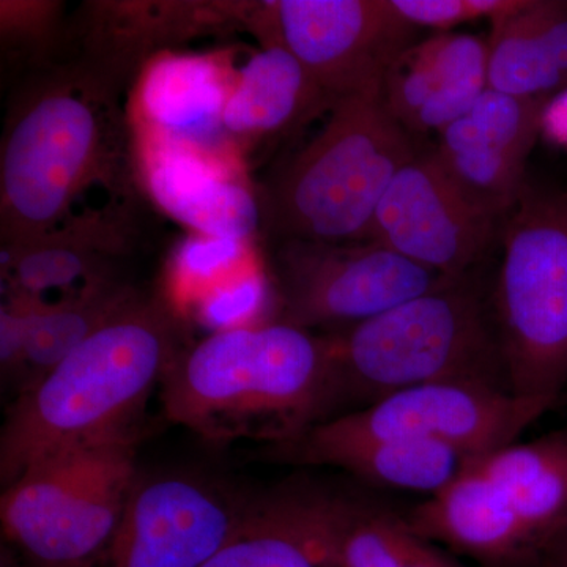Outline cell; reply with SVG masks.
Here are the masks:
<instances>
[{
  "label": "cell",
  "mask_w": 567,
  "mask_h": 567,
  "mask_svg": "<svg viewBox=\"0 0 567 567\" xmlns=\"http://www.w3.org/2000/svg\"><path fill=\"white\" fill-rule=\"evenodd\" d=\"M123 85L81 59L29 73L11 93L0 147V238L25 244L70 221L93 186H125Z\"/></svg>",
  "instance_id": "cell-1"
},
{
  "label": "cell",
  "mask_w": 567,
  "mask_h": 567,
  "mask_svg": "<svg viewBox=\"0 0 567 567\" xmlns=\"http://www.w3.org/2000/svg\"><path fill=\"white\" fill-rule=\"evenodd\" d=\"M159 386L167 420L212 445L279 446L334 416L330 338L279 320L213 331Z\"/></svg>",
  "instance_id": "cell-2"
},
{
  "label": "cell",
  "mask_w": 567,
  "mask_h": 567,
  "mask_svg": "<svg viewBox=\"0 0 567 567\" xmlns=\"http://www.w3.org/2000/svg\"><path fill=\"white\" fill-rule=\"evenodd\" d=\"M181 350L171 305L141 293L18 395L0 434L3 487L52 451L136 432L153 388Z\"/></svg>",
  "instance_id": "cell-3"
},
{
  "label": "cell",
  "mask_w": 567,
  "mask_h": 567,
  "mask_svg": "<svg viewBox=\"0 0 567 567\" xmlns=\"http://www.w3.org/2000/svg\"><path fill=\"white\" fill-rule=\"evenodd\" d=\"M491 295L476 270L363 323L327 333L334 410L357 406L358 412L427 383H476L511 393Z\"/></svg>",
  "instance_id": "cell-4"
},
{
  "label": "cell",
  "mask_w": 567,
  "mask_h": 567,
  "mask_svg": "<svg viewBox=\"0 0 567 567\" xmlns=\"http://www.w3.org/2000/svg\"><path fill=\"white\" fill-rule=\"evenodd\" d=\"M421 148L382 95L350 96L320 132L267 175L259 194L262 233L281 241H368L380 200Z\"/></svg>",
  "instance_id": "cell-5"
},
{
  "label": "cell",
  "mask_w": 567,
  "mask_h": 567,
  "mask_svg": "<svg viewBox=\"0 0 567 567\" xmlns=\"http://www.w3.org/2000/svg\"><path fill=\"white\" fill-rule=\"evenodd\" d=\"M499 240L491 297L507 383L555 406L567 385V189L528 185Z\"/></svg>",
  "instance_id": "cell-6"
},
{
  "label": "cell",
  "mask_w": 567,
  "mask_h": 567,
  "mask_svg": "<svg viewBox=\"0 0 567 567\" xmlns=\"http://www.w3.org/2000/svg\"><path fill=\"white\" fill-rule=\"evenodd\" d=\"M136 432L52 451L6 487L3 535L28 567H87L121 525L137 483Z\"/></svg>",
  "instance_id": "cell-7"
},
{
  "label": "cell",
  "mask_w": 567,
  "mask_h": 567,
  "mask_svg": "<svg viewBox=\"0 0 567 567\" xmlns=\"http://www.w3.org/2000/svg\"><path fill=\"white\" fill-rule=\"evenodd\" d=\"M240 21L260 47L289 51L334 103L382 95L388 70L417 35L391 0L241 2Z\"/></svg>",
  "instance_id": "cell-8"
},
{
  "label": "cell",
  "mask_w": 567,
  "mask_h": 567,
  "mask_svg": "<svg viewBox=\"0 0 567 567\" xmlns=\"http://www.w3.org/2000/svg\"><path fill=\"white\" fill-rule=\"evenodd\" d=\"M271 246L278 320L309 331L346 330L453 281L375 241Z\"/></svg>",
  "instance_id": "cell-9"
},
{
  "label": "cell",
  "mask_w": 567,
  "mask_h": 567,
  "mask_svg": "<svg viewBox=\"0 0 567 567\" xmlns=\"http://www.w3.org/2000/svg\"><path fill=\"white\" fill-rule=\"evenodd\" d=\"M551 406L476 383H427L324 421L298 439L317 443L423 440L473 461L516 443Z\"/></svg>",
  "instance_id": "cell-10"
},
{
  "label": "cell",
  "mask_w": 567,
  "mask_h": 567,
  "mask_svg": "<svg viewBox=\"0 0 567 567\" xmlns=\"http://www.w3.org/2000/svg\"><path fill=\"white\" fill-rule=\"evenodd\" d=\"M254 506L200 477H137L117 532L87 567H203Z\"/></svg>",
  "instance_id": "cell-11"
},
{
  "label": "cell",
  "mask_w": 567,
  "mask_h": 567,
  "mask_svg": "<svg viewBox=\"0 0 567 567\" xmlns=\"http://www.w3.org/2000/svg\"><path fill=\"white\" fill-rule=\"evenodd\" d=\"M503 221L476 210L436 166L431 151L399 171L380 200L368 241L447 279L477 270Z\"/></svg>",
  "instance_id": "cell-12"
},
{
  "label": "cell",
  "mask_w": 567,
  "mask_h": 567,
  "mask_svg": "<svg viewBox=\"0 0 567 567\" xmlns=\"http://www.w3.org/2000/svg\"><path fill=\"white\" fill-rule=\"evenodd\" d=\"M547 100L487 89L431 148L436 166L466 203L498 221L527 189V163L543 134Z\"/></svg>",
  "instance_id": "cell-13"
},
{
  "label": "cell",
  "mask_w": 567,
  "mask_h": 567,
  "mask_svg": "<svg viewBox=\"0 0 567 567\" xmlns=\"http://www.w3.org/2000/svg\"><path fill=\"white\" fill-rule=\"evenodd\" d=\"M136 169L152 203L189 234L252 241L262 230L259 194L234 156L137 134Z\"/></svg>",
  "instance_id": "cell-14"
},
{
  "label": "cell",
  "mask_w": 567,
  "mask_h": 567,
  "mask_svg": "<svg viewBox=\"0 0 567 567\" xmlns=\"http://www.w3.org/2000/svg\"><path fill=\"white\" fill-rule=\"evenodd\" d=\"M238 20L240 2H92L78 20V59L125 87L162 52Z\"/></svg>",
  "instance_id": "cell-15"
},
{
  "label": "cell",
  "mask_w": 567,
  "mask_h": 567,
  "mask_svg": "<svg viewBox=\"0 0 567 567\" xmlns=\"http://www.w3.org/2000/svg\"><path fill=\"white\" fill-rule=\"evenodd\" d=\"M235 74L221 54L162 52L134 82L136 133L229 155L223 112Z\"/></svg>",
  "instance_id": "cell-16"
},
{
  "label": "cell",
  "mask_w": 567,
  "mask_h": 567,
  "mask_svg": "<svg viewBox=\"0 0 567 567\" xmlns=\"http://www.w3.org/2000/svg\"><path fill=\"white\" fill-rule=\"evenodd\" d=\"M487 41L443 32L406 48L383 81L388 112L412 136L440 133L487 91Z\"/></svg>",
  "instance_id": "cell-17"
},
{
  "label": "cell",
  "mask_w": 567,
  "mask_h": 567,
  "mask_svg": "<svg viewBox=\"0 0 567 567\" xmlns=\"http://www.w3.org/2000/svg\"><path fill=\"white\" fill-rule=\"evenodd\" d=\"M324 567H468L413 532L405 514L354 496L289 491Z\"/></svg>",
  "instance_id": "cell-18"
},
{
  "label": "cell",
  "mask_w": 567,
  "mask_h": 567,
  "mask_svg": "<svg viewBox=\"0 0 567 567\" xmlns=\"http://www.w3.org/2000/svg\"><path fill=\"white\" fill-rule=\"evenodd\" d=\"M413 532L483 567H533L539 551L505 494L476 465L405 513Z\"/></svg>",
  "instance_id": "cell-19"
},
{
  "label": "cell",
  "mask_w": 567,
  "mask_h": 567,
  "mask_svg": "<svg viewBox=\"0 0 567 567\" xmlns=\"http://www.w3.org/2000/svg\"><path fill=\"white\" fill-rule=\"evenodd\" d=\"M334 104L289 51L260 47L235 74L223 130L233 147L257 148L295 136Z\"/></svg>",
  "instance_id": "cell-20"
},
{
  "label": "cell",
  "mask_w": 567,
  "mask_h": 567,
  "mask_svg": "<svg viewBox=\"0 0 567 567\" xmlns=\"http://www.w3.org/2000/svg\"><path fill=\"white\" fill-rule=\"evenodd\" d=\"M130 230L121 216L84 215L25 244L2 246V292L44 298L52 290L114 276L112 268L132 249Z\"/></svg>",
  "instance_id": "cell-21"
},
{
  "label": "cell",
  "mask_w": 567,
  "mask_h": 567,
  "mask_svg": "<svg viewBox=\"0 0 567 567\" xmlns=\"http://www.w3.org/2000/svg\"><path fill=\"white\" fill-rule=\"evenodd\" d=\"M488 89L550 102L567 89V0H520L492 21Z\"/></svg>",
  "instance_id": "cell-22"
},
{
  "label": "cell",
  "mask_w": 567,
  "mask_h": 567,
  "mask_svg": "<svg viewBox=\"0 0 567 567\" xmlns=\"http://www.w3.org/2000/svg\"><path fill=\"white\" fill-rule=\"evenodd\" d=\"M274 447L282 461L336 466L372 486L429 496L447 486L466 464V458L451 447L423 440L317 443L295 439Z\"/></svg>",
  "instance_id": "cell-23"
},
{
  "label": "cell",
  "mask_w": 567,
  "mask_h": 567,
  "mask_svg": "<svg viewBox=\"0 0 567 567\" xmlns=\"http://www.w3.org/2000/svg\"><path fill=\"white\" fill-rule=\"evenodd\" d=\"M473 461L505 494L539 555L566 532L567 429Z\"/></svg>",
  "instance_id": "cell-24"
},
{
  "label": "cell",
  "mask_w": 567,
  "mask_h": 567,
  "mask_svg": "<svg viewBox=\"0 0 567 567\" xmlns=\"http://www.w3.org/2000/svg\"><path fill=\"white\" fill-rule=\"evenodd\" d=\"M140 295V290L115 276L84 284L55 303L21 295L25 303V374L20 393L121 315Z\"/></svg>",
  "instance_id": "cell-25"
},
{
  "label": "cell",
  "mask_w": 567,
  "mask_h": 567,
  "mask_svg": "<svg viewBox=\"0 0 567 567\" xmlns=\"http://www.w3.org/2000/svg\"><path fill=\"white\" fill-rule=\"evenodd\" d=\"M203 567H323L316 540L282 496L259 502L244 529Z\"/></svg>",
  "instance_id": "cell-26"
},
{
  "label": "cell",
  "mask_w": 567,
  "mask_h": 567,
  "mask_svg": "<svg viewBox=\"0 0 567 567\" xmlns=\"http://www.w3.org/2000/svg\"><path fill=\"white\" fill-rule=\"evenodd\" d=\"M63 3L48 0H2L0 32L3 55L31 65V73L54 65L62 44ZM29 74V73H28Z\"/></svg>",
  "instance_id": "cell-27"
},
{
  "label": "cell",
  "mask_w": 567,
  "mask_h": 567,
  "mask_svg": "<svg viewBox=\"0 0 567 567\" xmlns=\"http://www.w3.org/2000/svg\"><path fill=\"white\" fill-rule=\"evenodd\" d=\"M252 267V241L189 234L175 249L173 274L181 282L233 278Z\"/></svg>",
  "instance_id": "cell-28"
},
{
  "label": "cell",
  "mask_w": 567,
  "mask_h": 567,
  "mask_svg": "<svg viewBox=\"0 0 567 567\" xmlns=\"http://www.w3.org/2000/svg\"><path fill=\"white\" fill-rule=\"evenodd\" d=\"M0 365L2 374L22 385L25 374V303L20 293L2 292Z\"/></svg>",
  "instance_id": "cell-29"
},
{
  "label": "cell",
  "mask_w": 567,
  "mask_h": 567,
  "mask_svg": "<svg viewBox=\"0 0 567 567\" xmlns=\"http://www.w3.org/2000/svg\"><path fill=\"white\" fill-rule=\"evenodd\" d=\"M391 6L417 29L447 32L462 22L477 20L472 0H391Z\"/></svg>",
  "instance_id": "cell-30"
},
{
  "label": "cell",
  "mask_w": 567,
  "mask_h": 567,
  "mask_svg": "<svg viewBox=\"0 0 567 567\" xmlns=\"http://www.w3.org/2000/svg\"><path fill=\"white\" fill-rule=\"evenodd\" d=\"M543 134L567 151V89L548 102L544 111Z\"/></svg>",
  "instance_id": "cell-31"
},
{
  "label": "cell",
  "mask_w": 567,
  "mask_h": 567,
  "mask_svg": "<svg viewBox=\"0 0 567 567\" xmlns=\"http://www.w3.org/2000/svg\"><path fill=\"white\" fill-rule=\"evenodd\" d=\"M533 567H567V529L540 551Z\"/></svg>",
  "instance_id": "cell-32"
},
{
  "label": "cell",
  "mask_w": 567,
  "mask_h": 567,
  "mask_svg": "<svg viewBox=\"0 0 567 567\" xmlns=\"http://www.w3.org/2000/svg\"><path fill=\"white\" fill-rule=\"evenodd\" d=\"M563 399H565V402H566V404H567V395H566V394H563V395H561V399H559V401H563Z\"/></svg>",
  "instance_id": "cell-33"
}]
</instances>
